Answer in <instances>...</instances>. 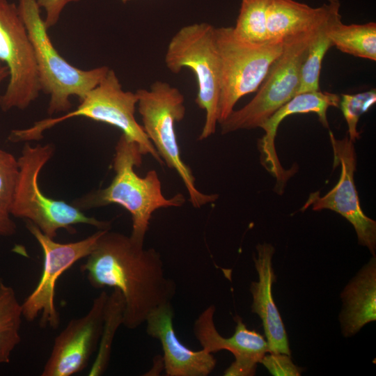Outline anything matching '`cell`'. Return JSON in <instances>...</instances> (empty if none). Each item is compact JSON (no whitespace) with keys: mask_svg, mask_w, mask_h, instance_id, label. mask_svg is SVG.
Wrapping results in <instances>:
<instances>
[{"mask_svg":"<svg viewBox=\"0 0 376 376\" xmlns=\"http://www.w3.org/2000/svg\"><path fill=\"white\" fill-rule=\"evenodd\" d=\"M80 266L90 285L116 288L125 301L123 326L140 327L159 306L171 302L176 283L166 276L160 253L133 243L130 236L106 230Z\"/></svg>","mask_w":376,"mask_h":376,"instance_id":"obj_1","label":"cell"},{"mask_svg":"<svg viewBox=\"0 0 376 376\" xmlns=\"http://www.w3.org/2000/svg\"><path fill=\"white\" fill-rule=\"evenodd\" d=\"M143 155L139 147L124 134L120 136L113 159L114 178L109 186L93 191L72 205L81 210L118 204L131 215L132 231L130 235L133 243L144 246V240L154 212L159 208L180 207L185 203V197L177 194L166 198L162 191V183L155 170L141 177L134 171L135 166L142 162Z\"/></svg>","mask_w":376,"mask_h":376,"instance_id":"obj_2","label":"cell"},{"mask_svg":"<svg viewBox=\"0 0 376 376\" xmlns=\"http://www.w3.org/2000/svg\"><path fill=\"white\" fill-rule=\"evenodd\" d=\"M137 100L136 93L124 91L115 71L109 68L100 81L79 101L75 110L36 121L24 129L13 130L8 140L12 143L38 141L42 139L45 130L56 125L72 118L85 117L120 129L127 139L136 143L143 155H150L164 165L142 125L135 118Z\"/></svg>","mask_w":376,"mask_h":376,"instance_id":"obj_3","label":"cell"},{"mask_svg":"<svg viewBox=\"0 0 376 376\" xmlns=\"http://www.w3.org/2000/svg\"><path fill=\"white\" fill-rule=\"evenodd\" d=\"M17 8L33 47L40 91L50 97L47 113H67L72 108L70 97L81 100L109 68L82 70L73 66L53 45L36 0H18Z\"/></svg>","mask_w":376,"mask_h":376,"instance_id":"obj_4","label":"cell"},{"mask_svg":"<svg viewBox=\"0 0 376 376\" xmlns=\"http://www.w3.org/2000/svg\"><path fill=\"white\" fill-rule=\"evenodd\" d=\"M54 152L52 143L31 146L25 142L18 161L19 174L9 213L32 222L45 235L54 238L60 229L71 231L77 224L110 229L111 222L88 217L82 210L63 201L44 195L38 179L40 173Z\"/></svg>","mask_w":376,"mask_h":376,"instance_id":"obj_5","label":"cell"},{"mask_svg":"<svg viewBox=\"0 0 376 376\" xmlns=\"http://www.w3.org/2000/svg\"><path fill=\"white\" fill-rule=\"evenodd\" d=\"M328 10L308 28L283 40L281 54L269 68L254 97L244 107L233 110L219 123L222 134L260 127L277 109L297 95L301 70L309 45Z\"/></svg>","mask_w":376,"mask_h":376,"instance_id":"obj_6","label":"cell"},{"mask_svg":"<svg viewBox=\"0 0 376 376\" xmlns=\"http://www.w3.org/2000/svg\"><path fill=\"white\" fill-rule=\"evenodd\" d=\"M135 93L144 132L164 164L181 178L192 206L200 208L217 201V194H204L196 188L191 169L180 157L175 125L185 115L183 94L178 88L159 80L149 89L140 88Z\"/></svg>","mask_w":376,"mask_h":376,"instance_id":"obj_7","label":"cell"},{"mask_svg":"<svg viewBox=\"0 0 376 376\" xmlns=\"http://www.w3.org/2000/svg\"><path fill=\"white\" fill-rule=\"evenodd\" d=\"M164 61L173 73L188 68L196 76V102L205 114L198 139H207L216 131L220 94V63L215 27L206 22L182 26L169 41Z\"/></svg>","mask_w":376,"mask_h":376,"instance_id":"obj_8","label":"cell"},{"mask_svg":"<svg viewBox=\"0 0 376 376\" xmlns=\"http://www.w3.org/2000/svg\"><path fill=\"white\" fill-rule=\"evenodd\" d=\"M215 38L220 63L219 124L240 98L258 89L281 54L283 40L251 42L238 36L232 26L215 28Z\"/></svg>","mask_w":376,"mask_h":376,"instance_id":"obj_9","label":"cell"},{"mask_svg":"<svg viewBox=\"0 0 376 376\" xmlns=\"http://www.w3.org/2000/svg\"><path fill=\"white\" fill-rule=\"evenodd\" d=\"M0 61L9 71L7 88L0 96L3 111L26 109L40 91L32 42L17 6L0 0Z\"/></svg>","mask_w":376,"mask_h":376,"instance_id":"obj_10","label":"cell"},{"mask_svg":"<svg viewBox=\"0 0 376 376\" xmlns=\"http://www.w3.org/2000/svg\"><path fill=\"white\" fill-rule=\"evenodd\" d=\"M26 227L41 247L44 262L38 285L22 304L23 317L29 322L40 318L41 327L55 329L60 324L59 313L55 305L57 281L75 263L91 253L106 230H98L77 242L60 243L43 234L29 221H26Z\"/></svg>","mask_w":376,"mask_h":376,"instance_id":"obj_11","label":"cell"},{"mask_svg":"<svg viewBox=\"0 0 376 376\" xmlns=\"http://www.w3.org/2000/svg\"><path fill=\"white\" fill-rule=\"evenodd\" d=\"M329 139L334 168L340 164L341 166L340 178L335 187L323 196L319 191L311 193L301 210L311 207L314 211L329 210L337 212L353 226L359 244L368 248L373 256H375L376 221L366 215L360 205L354 180L357 169L354 143L347 134L343 139H337L331 131Z\"/></svg>","mask_w":376,"mask_h":376,"instance_id":"obj_12","label":"cell"},{"mask_svg":"<svg viewBox=\"0 0 376 376\" xmlns=\"http://www.w3.org/2000/svg\"><path fill=\"white\" fill-rule=\"evenodd\" d=\"M107 297L102 290L87 313L72 319L56 336L42 376H71L87 366L97 348Z\"/></svg>","mask_w":376,"mask_h":376,"instance_id":"obj_13","label":"cell"},{"mask_svg":"<svg viewBox=\"0 0 376 376\" xmlns=\"http://www.w3.org/2000/svg\"><path fill=\"white\" fill-rule=\"evenodd\" d=\"M214 313L215 306L210 305L199 314L194 322V335L201 349L212 354L221 350H227L233 354L235 360L225 370L224 375H254L257 364L268 352L266 339L255 329H248L239 316L235 318L236 327L234 334L228 338L223 337L215 327Z\"/></svg>","mask_w":376,"mask_h":376,"instance_id":"obj_14","label":"cell"},{"mask_svg":"<svg viewBox=\"0 0 376 376\" xmlns=\"http://www.w3.org/2000/svg\"><path fill=\"white\" fill-rule=\"evenodd\" d=\"M171 302L152 310L145 321L146 333L159 340L163 350L164 369L167 376H207L214 369L217 360L204 350H192L182 344L173 327Z\"/></svg>","mask_w":376,"mask_h":376,"instance_id":"obj_15","label":"cell"},{"mask_svg":"<svg viewBox=\"0 0 376 376\" xmlns=\"http://www.w3.org/2000/svg\"><path fill=\"white\" fill-rule=\"evenodd\" d=\"M340 95L319 91L296 95L277 109L260 126L265 135L259 140L258 148L263 166L276 179V187H282L290 176V172L282 167L275 148V138L280 123L286 117L297 114L315 113L323 127L328 128L327 111L330 107H338Z\"/></svg>","mask_w":376,"mask_h":376,"instance_id":"obj_16","label":"cell"},{"mask_svg":"<svg viewBox=\"0 0 376 376\" xmlns=\"http://www.w3.org/2000/svg\"><path fill=\"white\" fill-rule=\"evenodd\" d=\"M253 257L258 280L252 281L250 292L252 295L251 312L257 314L262 321L268 352L284 353L290 355L286 330L272 295V285L276 279L272 258L275 249L271 244H258Z\"/></svg>","mask_w":376,"mask_h":376,"instance_id":"obj_17","label":"cell"},{"mask_svg":"<svg viewBox=\"0 0 376 376\" xmlns=\"http://www.w3.org/2000/svg\"><path fill=\"white\" fill-rule=\"evenodd\" d=\"M343 301L339 321L345 337L358 333L376 320V257L372 256L345 285L340 294Z\"/></svg>","mask_w":376,"mask_h":376,"instance_id":"obj_18","label":"cell"},{"mask_svg":"<svg viewBox=\"0 0 376 376\" xmlns=\"http://www.w3.org/2000/svg\"><path fill=\"white\" fill-rule=\"evenodd\" d=\"M324 10L325 3L313 8L295 0H272L267 19L269 39L283 40L305 30L322 15Z\"/></svg>","mask_w":376,"mask_h":376,"instance_id":"obj_19","label":"cell"},{"mask_svg":"<svg viewBox=\"0 0 376 376\" xmlns=\"http://www.w3.org/2000/svg\"><path fill=\"white\" fill-rule=\"evenodd\" d=\"M328 10L316 33L313 38L301 70L300 84L297 94L320 90V74L323 58L332 47L329 31L339 19L340 3L338 0H329Z\"/></svg>","mask_w":376,"mask_h":376,"instance_id":"obj_20","label":"cell"},{"mask_svg":"<svg viewBox=\"0 0 376 376\" xmlns=\"http://www.w3.org/2000/svg\"><path fill=\"white\" fill-rule=\"evenodd\" d=\"M125 312L124 298L116 288L108 297L104 306L103 322L97 353L90 368L88 376H100L107 370L111 359L112 345L116 334L123 324Z\"/></svg>","mask_w":376,"mask_h":376,"instance_id":"obj_21","label":"cell"},{"mask_svg":"<svg viewBox=\"0 0 376 376\" xmlns=\"http://www.w3.org/2000/svg\"><path fill=\"white\" fill-rule=\"evenodd\" d=\"M332 45L357 57L376 61V23L344 24L337 21L329 29Z\"/></svg>","mask_w":376,"mask_h":376,"instance_id":"obj_22","label":"cell"},{"mask_svg":"<svg viewBox=\"0 0 376 376\" xmlns=\"http://www.w3.org/2000/svg\"><path fill=\"white\" fill-rule=\"evenodd\" d=\"M22 305L14 289L0 277V364L10 362L13 351L21 341Z\"/></svg>","mask_w":376,"mask_h":376,"instance_id":"obj_23","label":"cell"},{"mask_svg":"<svg viewBox=\"0 0 376 376\" xmlns=\"http://www.w3.org/2000/svg\"><path fill=\"white\" fill-rule=\"evenodd\" d=\"M271 2L272 0H242L233 27L235 33L251 42L269 40L267 19Z\"/></svg>","mask_w":376,"mask_h":376,"instance_id":"obj_24","label":"cell"},{"mask_svg":"<svg viewBox=\"0 0 376 376\" xmlns=\"http://www.w3.org/2000/svg\"><path fill=\"white\" fill-rule=\"evenodd\" d=\"M340 107L347 124L349 139L354 143L360 136L357 124L360 117L376 102V91L372 89L356 94H341Z\"/></svg>","mask_w":376,"mask_h":376,"instance_id":"obj_25","label":"cell"},{"mask_svg":"<svg viewBox=\"0 0 376 376\" xmlns=\"http://www.w3.org/2000/svg\"><path fill=\"white\" fill-rule=\"evenodd\" d=\"M19 174L17 159L10 152L0 149V209L10 207Z\"/></svg>","mask_w":376,"mask_h":376,"instance_id":"obj_26","label":"cell"},{"mask_svg":"<svg viewBox=\"0 0 376 376\" xmlns=\"http://www.w3.org/2000/svg\"><path fill=\"white\" fill-rule=\"evenodd\" d=\"M260 363L274 376H299L302 372V369L293 363L290 355L284 353L267 352Z\"/></svg>","mask_w":376,"mask_h":376,"instance_id":"obj_27","label":"cell"},{"mask_svg":"<svg viewBox=\"0 0 376 376\" xmlns=\"http://www.w3.org/2000/svg\"><path fill=\"white\" fill-rule=\"evenodd\" d=\"M82 0H36L40 8H42L45 12L44 19L47 29L54 26L60 19L61 15L65 6L74 2Z\"/></svg>","mask_w":376,"mask_h":376,"instance_id":"obj_28","label":"cell"},{"mask_svg":"<svg viewBox=\"0 0 376 376\" xmlns=\"http://www.w3.org/2000/svg\"><path fill=\"white\" fill-rule=\"evenodd\" d=\"M17 226L8 211L0 209V237L13 235Z\"/></svg>","mask_w":376,"mask_h":376,"instance_id":"obj_29","label":"cell"},{"mask_svg":"<svg viewBox=\"0 0 376 376\" xmlns=\"http://www.w3.org/2000/svg\"><path fill=\"white\" fill-rule=\"evenodd\" d=\"M9 77V71L6 65L0 61V84Z\"/></svg>","mask_w":376,"mask_h":376,"instance_id":"obj_30","label":"cell"},{"mask_svg":"<svg viewBox=\"0 0 376 376\" xmlns=\"http://www.w3.org/2000/svg\"><path fill=\"white\" fill-rule=\"evenodd\" d=\"M120 1H122L123 3H127V2H129L130 1H133V0H120Z\"/></svg>","mask_w":376,"mask_h":376,"instance_id":"obj_31","label":"cell"}]
</instances>
